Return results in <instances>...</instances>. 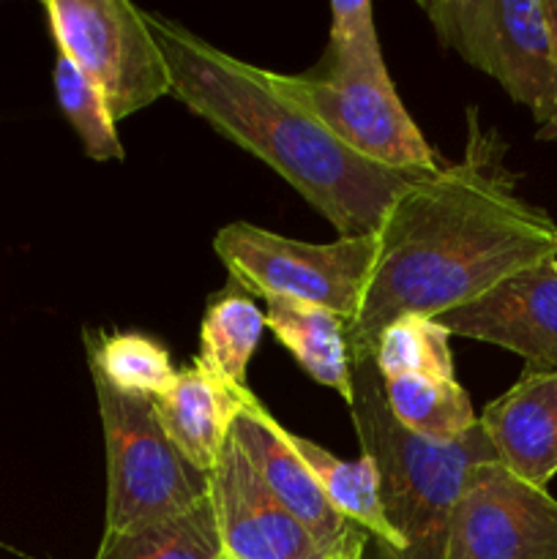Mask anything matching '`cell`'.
<instances>
[{"mask_svg": "<svg viewBox=\"0 0 557 559\" xmlns=\"http://www.w3.org/2000/svg\"><path fill=\"white\" fill-rule=\"evenodd\" d=\"M506 145L467 109V147L410 183L377 227V260L358 314L344 325L349 360H371L399 317H440L513 273L557 257V224L517 191Z\"/></svg>", "mask_w": 557, "mask_h": 559, "instance_id": "obj_1", "label": "cell"}, {"mask_svg": "<svg viewBox=\"0 0 557 559\" xmlns=\"http://www.w3.org/2000/svg\"><path fill=\"white\" fill-rule=\"evenodd\" d=\"M268 80L278 96L306 109L358 156L404 173L442 167L399 102L369 0L331 3V38L320 63L306 74L268 71Z\"/></svg>", "mask_w": 557, "mask_h": 559, "instance_id": "obj_3", "label": "cell"}, {"mask_svg": "<svg viewBox=\"0 0 557 559\" xmlns=\"http://www.w3.org/2000/svg\"><path fill=\"white\" fill-rule=\"evenodd\" d=\"M91 374L107 451L104 533L145 527L205 500L211 478L173 445L153 399L118 391L98 371Z\"/></svg>", "mask_w": 557, "mask_h": 559, "instance_id": "obj_5", "label": "cell"}, {"mask_svg": "<svg viewBox=\"0 0 557 559\" xmlns=\"http://www.w3.org/2000/svg\"><path fill=\"white\" fill-rule=\"evenodd\" d=\"M544 14H546V27H549L552 58H555V66H557V0H544Z\"/></svg>", "mask_w": 557, "mask_h": 559, "instance_id": "obj_22", "label": "cell"}, {"mask_svg": "<svg viewBox=\"0 0 557 559\" xmlns=\"http://www.w3.org/2000/svg\"><path fill=\"white\" fill-rule=\"evenodd\" d=\"M448 342L451 333L431 317H399L380 333L371 360L382 380L396 374L457 377Z\"/></svg>", "mask_w": 557, "mask_h": 559, "instance_id": "obj_20", "label": "cell"}, {"mask_svg": "<svg viewBox=\"0 0 557 559\" xmlns=\"http://www.w3.org/2000/svg\"><path fill=\"white\" fill-rule=\"evenodd\" d=\"M213 251L229 278L249 295H284L322 306L347 325L364 304L377 260V235L306 243L249 222H233L218 229Z\"/></svg>", "mask_w": 557, "mask_h": 559, "instance_id": "obj_6", "label": "cell"}, {"mask_svg": "<svg viewBox=\"0 0 557 559\" xmlns=\"http://www.w3.org/2000/svg\"><path fill=\"white\" fill-rule=\"evenodd\" d=\"M222 555L233 559H331L300 527L229 437L208 473Z\"/></svg>", "mask_w": 557, "mask_h": 559, "instance_id": "obj_12", "label": "cell"}, {"mask_svg": "<svg viewBox=\"0 0 557 559\" xmlns=\"http://www.w3.org/2000/svg\"><path fill=\"white\" fill-rule=\"evenodd\" d=\"M380 382L388 409L410 435L451 442L478 426L473 402L457 377L396 374L380 377Z\"/></svg>", "mask_w": 557, "mask_h": 559, "instance_id": "obj_17", "label": "cell"}, {"mask_svg": "<svg viewBox=\"0 0 557 559\" xmlns=\"http://www.w3.org/2000/svg\"><path fill=\"white\" fill-rule=\"evenodd\" d=\"M437 38L489 74L538 126L557 102L544 0H420Z\"/></svg>", "mask_w": 557, "mask_h": 559, "instance_id": "obj_7", "label": "cell"}, {"mask_svg": "<svg viewBox=\"0 0 557 559\" xmlns=\"http://www.w3.org/2000/svg\"><path fill=\"white\" fill-rule=\"evenodd\" d=\"M145 20L167 60L178 102L282 175L342 238L375 235L410 183L431 173L382 167L349 151L306 109L273 91L268 71L222 52L158 14Z\"/></svg>", "mask_w": 557, "mask_h": 559, "instance_id": "obj_2", "label": "cell"}, {"mask_svg": "<svg viewBox=\"0 0 557 559\" xmlns=\"http://www.w3.org/2000/svg\"><path fill=\"white\" fill-rule=\"evenodd\" d=\"M353 391L355 435L364 456L375 462L382 513L402 544L396 559H442L464 480L478 464L497 462L489 437L481 424L451 442L410 435L388 409L375 360L353 364Z\"/></svg>", "mask_w": 557, "mask_h": 559, "instance_id": "obj_4", "label": "cell"}, {"mask_svg": "<svg viewBox=\"0 0 557 559\" xmlns=\"http://www.w3.org/2000/svg\"><path fill=\"white\" fill-rule=\"evenodd\" d=\"M265 328V311L229 278L227 287L208 300L200 325V355L194 364L227 388H246V369Z\"/></svg>", "mask_w": 557, "mask_h": 559, "instance_id": "obj_16", "label": "cell"}, {"mask_svg": "<svg viewBox=\"0 0 557 559\" xmlns=\"http://www.w3.org/2000/svg\"><path fill=\"white\" fill-rule=\"evenodd\" d=\"M44 11L58 52L102 91L115 123L167 96L173 80L145 11L126 0H47Z\"/></svg>", "mask_w": 557, "mask_h": 559, "instance_id": "obj_8", "label": "cell"}, {"mask_svg": "<svg viewBox=\"0 0 557 559\" xmlns=\"http://www.w3.org/2000/svg\"><path fill=\"white\" fill-rule=\"evenodd\" d=\"M265 322L300 369L320 385L331 388L344 404H353V360L344 320L322 306L265 295Z\"/></svg>", "mask_w": 557, "mask_h": 559, "instance_id": "obj_15", "label": "cell"}, {"mask_svg": "<svg viewBox=\"0 0 557 559\" xmlns=\"http://www.w3.org/2000/svg\"><path fill=\"white\" fill-rule=\"evenodd\" d=\"M435 322L451 336L517 353L524 371H557V262L524 267Z\"/></svg>", "mask_w": 557, "mask_h": 559, "instance_id": "obj_11", "label": "cell"}, {"mask_svg": "<svg viewBox=\"0 0 557 559\" xmlns=\"http://www.w3.org/2000/svg\"><path fill=\"white\" fill-rule=\"evenodd\" d=\"M85 347L91 371H98L118 391L156 399L173 385L178 374L167 349L140 333L104 336L87 331Z\"/></svg>", "mask_w": 557, "mask_h": 559, "instance_id": "obj_19", "label": "cell"}, {"mask_svg": "<svg viewBox=\"0 0 557 559\" xmlns=\"http://www.w3.org/2000/svg\"><path fill=\"white\" fill-rule=\"evenodd\" d=\"M478 424L502 467L546 489L557 475V371H524Z\"/></svg>", "mask_w": 557, "mask_h": 559, "instance_id": "obj_13", "label": "cell"}, {"mask_svg": "<svg viewBox=\"0 0 557 559\" xmlns=\"http://www.w3.org/2000/svg\"><path fill=\"white\" fill-rule=\"evenodd\" d=\"M164 431L202 473H211L229 440V429L238 415L233 388L191 364L175 374L173 385L153 399Z\"/></svg>", "mask_w": 557, "mask_h": 559, "instance_id": "obj_14", "label": "cell"}, {"mask_svg": "<svg viewBox=\"0 0 557 559\" xmlns=\"http://www.w3.org/2000/svg\"><path fill=\"white\" fill-rule=\"evenodd\" d=\"M442 559H557V500L500 462L478 464L453 502Z\"/></svg>", "mask_w": 557, "mask_h": 559, "instance_id": "obj_9", "label": "cell"}, {"mask_svg": "<svg viewBox=\"0 0 557 559\" xmlns=\"http://www.w3.org/2000/svg\"><path fill=\"white\" fill-rule=\"evenodd\" d=\"M233 391L238 399V415L229 437L238 442L278 506L300 527H306V533L331 559H364L369 538L328 502L315 475L284 440V426L262 407L249 388H233Z\"/></svg>", "mask_w": 557, "mask_h": 559, "instance_id": "obj_10", "label": "cell"}, {"mask_svg": "<svg viewBox=\"0 0 557 559\" xmlns=\"http://www.w3.org/2000/svg\"><path fill=\"white\" fill-rule=\"evenodd\" d=\"M555 262H557V257H555Z\"/></svg>", "mask_w": 557, "mask_h": 559, "instance_id": "obj_25", "label": "cell"}, {"mask_svg": "<svg viewBox=\"0 0 557 559\" xmlns=\"http://www.w3.org/2000/svg\"><path fill=\"white\" fill-rule=\"evenodd\" d=\"M55 82V98H58L60 112L71 123L82 142V151L96 162H112V158H123V145L115 131V120L109 115L107 102H104L102 91L71 63L66 55L58 52L52 71Z\"/></svg>", "mask_w": 557, "mask_h": 559, "instance_id": "obj_21", "label": "cell"}, {"mask_svg": "<svg viewBox=\"0 0 557 559\" xmlns=\"http://www.w3.org/2000/svg\"><path fill=\"white\" fill-rule=\"evenodd\" d=\"M218 559H233V557H224V555H222V557H218Z\"/></svg>", "mask_w": 557, "mask_h": 559, "instance_id": "obj_24", "label": "cell"}, {"mask_svg": "<svg viewBox=\"0 0 557 559\" xmlns=\"http://www.w3.org/2000/svg\"><path fill=\"white\" fill-rule=\"evenodd\" d=\"M216 511L211 495L178 516L126 530V533H104L93 559H218Z\"/></svg>", "mask_w": 557, "mask_h": 559, "instance_id": "obj_18", "label": "cell"}, {"mask_svg": "<svg viewBox=\"0 0 557 559\" xmlns=\"http://www.w3.org/2000/svg\"><path fill=\"white\" fill-rule=\"evenodd\" d=\"M538 140H549V142H557V102H555V107H552V112H549V118L544 120V123L538 126Z\"/></svg>", "mask_w": 557, "mask_h": 559, "instance_id": "obj_23", "label": "cell"}]
</instances>
